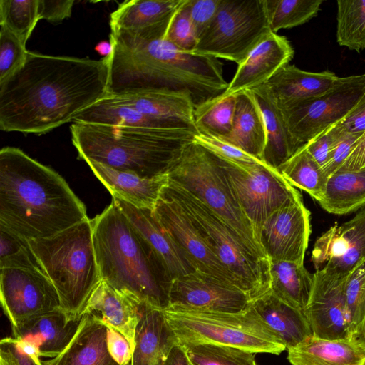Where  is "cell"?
Returning <instances> with one entry per match:
<instances>
[{
    "mask_svg": "<svg viewBox=\"0 0 365 365\" xmlns=\"http://www.w3.org/2000/svg\"><path fill=\"white\" fill-rule=\"evenodd\" d=\"M106 60L29 51L0 83V129L43 134L71 121L108 94Z\"/></svg>",
    "mask_w": 365,
    "mask_h": 365,
    "instance_id": "1",
    "label": "cell"
},
{
    "mask_svg": "<svg viewBox=\"0 0 365 365\" xmlns=\"http://www.w3.org/2000/svg\"><path fill=\"white\" fill-rule=\"evenodd\" d=\"M173 15L143 29L110 31L107 95L183 91L196 108L225 91L228 83L218 58L182 52L164 38Z\"/></svg>",
    "mask_w": 365,
    "mask_h": 365,
    "instance_id": "2",
    "label": "cell"
},
{
    "mask_svg": "<svg viewBox=\"0 0 365 365\" xmlns=\"http://www.w3.org/2000/svg\"><path fill=\"white\" fill-rule=\"evenodd\" d=\"M88 217L58 173L19 148L0 150V226L28 240L53 237Z\"/></svg>",
    "mask_w": 365,
    "mask_h": 365,
    "instance_id": "3",
    "label": "cell"
},
{
    "mask_svg": "<svg viewBox=\"0 0 365 365\" xmlns=\"http://www.w3.org/2000/svg\"><path fill=\"white\" fill-rule=\"evenodd\" d=\"M101 280L142 304L169 307L171 281L146 240L113 202L92 219Z\"/></svg>",
    "mask_w": 365,
    "mask_h": 365,
    "instance_id": "4",
    "label": "cell"
},
{
    "mask_svg": "<svg viewBox=\"0 0 365 365\" xmlns=\"http://www.w3.org/2000/svg\"><path fill=\"white\" fill-rule=\"evenodd\" d=\"M72 143L78 158L152 178L167 174L198 133L193 128L156 129L73 122Z\"/></svg>",
    "mask_w": 365,
    "mask_h": 365,
    "instance_id": "5",
    "label": "cell"
},
{
    "mask_svg": "<svg viewBox=\"0 0 365 365\" xmlns=\"http://www.w3.org/2000/svg\"><path fill=\"white\" fill-rule=\"evenodd\" d=\"M29 242L58 294L61 309L70 319H81L101 281L92 220L88 218L53 237Z\"/></svg>",
    "mask_w": 365,
    "mask_h": 365,
    "instance_id": "6",
    "label": "cell"
},
{
    "mask_svg": "<svg viewBox=\"0 0 365 365\" xmlns=\"http://www.w3.org/2000/svg\"><path fill=\"white\" fill-rule=\"evenodd\" d=\"M168 175L170 181L213 211L255 256L269 260L256 240L249 220L235 198L215 154L193 140L184 148Z\"/></svg>",
    "mask_w": 365,
    "mask_h": 365,
    "instance_id": "7",
    "label": "cell"
},
{
    "mask_svg": "<svg viewBox=\"0 0 365 365\" xmlns=\"http://www.w3.org/2000/svg\"><path fill=\"white\" fill-rule=\"evenodd\" d=\"M180 344H209L235 347L254 354L279 355L282 341L252 311L209 312L168 307L163 310Z\"/></svg>",
    "mask_w": 365,
    "mask_h": 365,
    "instance_id": "8",
    "label": "cell"
},
{
    "mask_svg": "<svg viewBox=\"0 0 365 365\" xmlns=\"http://www.w3.org/2000/svg\"><path fill=\"white\" fill-rule=\"evenodd\" d=\"M163 190L182 207L211 250L252 301L269 291V260L255 256L213 211L185 189L169 180Z\"/></svg>",
    "mask_w": 365,
    "mask_h": 365,
    "instance_id": "9",
    "label": "cell"
},
{
    "mask_svg": "<svg viewBox=\"0 0 365 365\" xmlns=\"http://www.w3.org/2000/svg\"><path fill=\"white\" fill-rule=\"evenodd\" d=\"M195 108L191 96L183 91L155 90L107 95L80 113L74 122L156 129H196Z\"/></svg>",
    "mask_w": 365,
    "mask_h": 365,
    "instance_id": "10",
    "label": "cell"
},
{
    "mask_svg": "<svg viewBox=\"0 0 365 365\" xmlns=\"http://www.w3.org/2000/svg\"><path fill=\"white\" fill-rule=\"evenodd\" d=\"M269 32L265 0H221L192 53L238 65Z\"/></svg>",
    "mask_w": 365,
    "mask_h": 365,
    "instance_id": "11",
    "label": "cell"
},
{
    "mask_svg": "<svg viewBox=\"0 0 365 365\" xmlns=\"http://www.w3.org/2000/svg\"><path fill=\"white\" fill-rule=\"evenodd\" d=\"M217 157L231 191L259 243V233L267 219L276 210L302 200V195L277 170L263 162L239 165Z\"/></svg>",
    "mask_w": 365,
    "mask_h": 365,
    "instance_id": "12",
    "label": "cell"
},
{
    "mask_svg": "<svg viewBox=\"0 0 365 365\" xmlns=\"http://www.w3.org/2000/svg\"><path fill=\"white\" fill-rule=\"evenodd\" d=\"M365 91V74L350 76L315 98L281 110L299 148L328 128L337 123L356 104Z\"/></svg>",
    "mask_w": 365,
    "mask_h": 365,
    "instance_id": "13",
    "label": "cell"
},
{
    "mask_svg": "<svg viewBox=\"0 0 365 365\" xmlns=\"http://www.w3.org/2000/svg\"><path fill=\"white\" fill-rule=\"evenodd\" d=\"M0 295L12 331L29 319L61 309L51 281L36 269H0Z\"/></svg>",
    "mask_w": 365,
    "mask_h": 365,
    "instance_id": "14",
    "label": "cell"
},
{
    "mask_svg": "<svg viewBox=\"0 0 365 365\" xmlns=\"http://www.w3.org/2000/svg\"><path fill=\"white\" fill-rule=\"evenodd\" d=\"M350 272L326 267L315 270L304 314L314 336L327 339L350 337L345 289Z\"/></svg>",
    "mask_w": 365,
    "mask_h": 365,
    "instance_id": "15",
    "label": "cell"
},
{
    "mask_svg": "<svg viewBox=\"0 0 365 365\" xmlns=\"http://www.w3.org/2000/svg\"><path fill=\"white\" fill-rule=\"evenodd\" d=\"M153 212L197 272L242 290L236 278L211 250L182 207L163 190Z\"/></svg>",
    "mask_w": 365,
    "mask_h": 365,
    "instance_id": "16",
    "label": "cell"
},
{
    "mask_svg": "<svg viewBox=\"0 0 365 365\" xmlns=\"http://www.w3.org/2000/svg\"><path fill=\"white\" fill-rule=\"evenodd\" d=\"M310 220V212L302 200L274 212L259 236L267 259L304 263L311 234Z\"/></svg>",
    "mask_w": 365,
    "mask_h": 365,
    "instance_id": "17",
    "label": "cell"
},
{
    "mask_svg": "<svg viewBox=\"0 0 365 365\" xmlns=\"http://www.w3.org/2000/svg\"><path fill=\"white\" fill-rule=\"evenodd\" d=\"M251 302L240 289L197 271L172 281L168 307L240 312L246 310Z\"/></svg>",
    "mask_w": 365,
    "mask_h": 365,
    "instance_id": "18",
    "label": "cell"
},
{
    "mask_svg": "<svg viewBox=\"0 0 365 365\" xmlns=\"http://www.w3.org/2000/svg\"><path fill=\"white\" fill-rule=\"evenodd\" d=\"M315 270L350 272L365 259V206L349 221L335 224L316 240L311 256Z\"/></svg>",
    "mask_w": 365,
    "mask_h": 365,
    "instance_id": "19",
    "label": "cell"
},
{
    "mask_svg": "<svg viewBox=\"0 0 365 365\" xmlns=\"http://www.w3.org/2000/svg\"><path fill=\"white\" fill-rule=\"evenodd\" d=\"M294 49L285 36L269 32L238 64L224 96L236 95L265 84L282 67L289 64Z\"/></svg>",
    "mask_w": 365,
    "mask_h": 365,
    "instance_id": "20",
    "label": "cell"
},
{
    "mask_svg": "<svg viewBox=\"0 0 365 365\" xmlns=\"http://www.w3.org/2000/svg\"><path fill=\"white\" fill-rule=\"evenodd\" d=\"M135 229L146 240L162 263L171 282L175 279L197 272L182 250L175 242L148 208L135 207L113 197Z\"/></svg>",
    "mask_w": 365,
    "mask_h": 365,
    "instance_id": "21",
    "label": "cell"
},
{
    "mask_svg": "<svg viewBox=\"0 0 365 365\" xmlns=\"http://www.w3.org/2000/svg\"><path fill=\"white\" fill-rule=\"evenodd\" d=\"M346 77L331 71L314 73L287 64L266 83L280 110L319 96L342 83Z\"/></svg>",
    "mask_w": 365,
    "mask_h": 365,
    "instance_id": "22",
    "label": "cell"
},
{
    "mask_svg": "<svg viewBox=\"0 0 365 365\" xmlns=\"http://www.w3.org/2000/svg\"><path fill=\"white\" fill-rule=\"evenodd\" d=\"M141 304L101 281L82 313L88 314L123 334L134 350Z\"/></svg>",
    "mask_w": 365,
    "mask_h": 365,
    "instance_id": "23",
    "label": "cell"
},
{
    "mask_svg": "<svg viewBox=\"0 0 365 365\" xmlns=\"http://www.w3.org/2000/svg\"><path fill=\"white\" fill-rule=\"evenodd\" d=\"M86 162L113 197L138 207L153 210L163 190L169 183L168 173L152 178H141L93 160Z\"/></svg>",
    "mask_w": 365,
    "mask_h": 365,
    "instance_id": "24",
    "label": "cell"
},
{
    "mask_svg": "<svg viewBox=\"0 0 365 365\" xmlns=\"http://www.w3.org/2000/svg\"><path fill=\"white\" fill-rule=\"evenodd\" d=\"M106 325L83 314L78 328L67 346L56 356L43 361V365H118L110 356L106 344Z\"/></svg>",
    "mask_w": 365,
    "mask_h": 365,
    "instance_id": "25",
    "label": "cell"
},
{
    "mask_svg": "<svg viewBox=\"0 0 365 365\" xmlns=\"http://www.w3.org/2000/svg\"><path fill=\"white\" fill-rule=\"evenodd\" d=\"M250 308L282 341L286 349L313 336L304 312L285 303L270 290L252 300Z\"/></svg>",
    "mask_w": 365,
    "mask_h": 365,
    "instance_id": "26",
    "label": "cell"
},
{
    "mask_svg": "<svg viewBox=\"0 0 365 365\" xmlns=\"http://www.w3.org/2000/svg\"><path fill=\"white\" fill-rule=\"evenodd\" d=\"M135 341L130 365H164L178 340L163 310L141 304Z\"/></svg>",
    "mask_w": 365,
    "mask_h": 365,
    "instance_id": "27",
    "label": "cell"
},
{
    "mask_svg": "<svg viewBox=\"0 0 365 365\" xmlns=\"http://www.w3.org/2000/svg\"><path fill=\"white\" fill-rule=\"evenodd\" d=\"M292 365H365V346L353 339L311 336L287 349Z\"/></svg>",
    "mask_w": 365,
    "mask_h": 365,
    "instance_id": "28",
    "label": "cell"
},
{
    "mask_svg": "<svg viewBox=\"0 0 365 365\" xmlns=\"http://www.w3.org/2000/svg\"><path fill=\"white\" fill-rule=\"evenodd\" d=\"M261 110L266 130L262 161L277 170L299 148L286 125L283 114L265 83L250 89Z\"/></svg>",
    "mask_w": 365,
    "mask_h": 365,
    "instance_id": "29",
    "label": "cell"
},
{
    "mask_svg": "<svg viewBox=\"0 0 365 365\" xmlns=\"http://www.w3.org/2000/svg\"><path fill=\"white\" fill-rule=\"evenodd\" d=\"M81 319H70L61 309H57L25 322L12 331V337L34 341L39 347L42 357L51 359L70 343Z\"/></svg>",
    "mask_w": 365,
    "mask_h": 365,
    "instance_id": "30",
    "label": "cell"
},
{
    "mask_svg": "<svg viewBox=\"0 0 365 365\" xmlns=\"http://www.w3.org/2000/svg\"><path fill=\"white\" fill-rule=\"evenodd\" d=\"M220 140L262 161L266 144V130L261 110L251 90L236 94L231 133Z\"/></svg>",
    "mask_w": 365,
    "mask_h": 365,
    "instance_id": "31",
    "label": "cell"
},
{
    "mask_svg": "<svg viewBox=\"0 0 365 365\" xmlns=\"http://www.w3.org/2000/svg\"><path fill=\"white\" fill-rule=\"evenodd\" d=\"M327 212L338 215L365 206V169L339 170L328 178L323 197L318 201Z\"/></svg>",
    "mask_w": 365,
    "mask_h": 365,
    "instance_id": "32",
    "label": "cell"
},
{
    "mask_svg": "<svg viewBox=\"0 0 365 365\" xmlns=\"http://www.w3.org/2000/svg\"><path fill=\"white\" fill-rule=\"evenodd\" d=\"M270 291L279 299L304 313L308 304L313 274L304 263L269 261Z\"/></svg>",
    "mask_w": 365,
    "mask_h": 365,
    "instance_id": "33",
    "label": "cell"
},
{
    "mask_svg": "<svg viewBox=\"0 0 365 365\" xmlns=\"http://www.w3.org/2000/svg\"><path fill=\"white\" fill-rule=\"evenodd\" d=\"M185 0H129L120 4L110 17V31L138 30L171 16Z\"/></svg>",
    "mask_w": 365,
    "mask_h": 365,
    "instance_id": "34",
    "label": "cell"
},
{
    "mask_svg": "<svg viewBox=\"0 0 365 365\" xmlns=\"http://www.w3.org/2000/svg\"><path fill=\"white\" fill-rule=\"evenodd\" d=\"M277 170L290 185L305 191L317 202L323 197L328 177L304 145Z\"/></svg>",
    "mask_w": 365,
    "mask_h": 365,
    "instance_id": "35",
    "label": "cell"
},
{
    "mask_svg": "<svg viewBox=\"0 0 365 365\" xmlns=\"http://www.w3.org/2000/svg\"><path fill=\"white\" fill-rule=\"evenodd\" d=\"M236 106V95L222 94L197 106L194 123L199 133L220 139L232 130Z\"/></svg>",
    "mask_w": 365,
    "mask_h": 365,
    "instance_id": "36",
    "label": "cell"
},
{
    "mask_svg": "<svg viewBox=\"0 0 365 365\" xmlns=\"http://www.w3.org/2000/svg\"><path fill=\"white\" fill-rule=\"evenodd\" d=\"M336 41L359 53L365 49V0H338Z\"/></svg>",
    "mask_w": 365,
    "mask_h": 365,
    "instance_id": "37",
    "label": "cell"
},
{
    "mask_svg": "<svg viewBox=\"0 0 365 365\" xmlns=\"http://www.w3.org/2000/svg\"><path fill=\"white\" fill-rule=\"evenodd\" d=\"M269 29L279 30L303 24L316 16L323 0H265Z\"/></svg>",
    "mask_w": 365,
    "mask_h": 365,
    "instance_id": "38",
    "label": "cell"
},
{
    "mask_svg": "<svg viewBox=\"0 0 365 365\" xmlns=\"http://www.w3.org/2000/svg\"><path fill=\"white\" fill-rule=\"evenodd\" d=\"M39 20L38 0H0V24L24 45Z\"/></svg>",
    "mask_w": 365,
    "mask_h": 365,
    "instance_id": "39",
    "label": "cell"
},
{
    "mask_svg": "<svg viewBox=\"0 0 365 365\" xmlns=\"http://www.w3.org/2000/svg\"><path fill=\"white\" fill-rule=\"evenodd\" d=\"M182 346L193 365H257L254 353L240 349L209 344Z\"/></svg>",
    "mask_w": 365,
    "mask_h": 365,
    "instance_id": "40",
    "label": "cell"
},
{
    "mask_svg": "<svg viewBox=\"0 0 365 365\" xmlns=\"http://www.w3.org/2000/svg\"><path fill=\"white\" fill-rule=\"evenodd\" d=\"M345 294L349 331L356 340L365 321V259L350 273Z\"/></svg>",
    "mask_w": 365,
    "mask_h": 365,
    "instance_id": "41",
    "label": "cell"
},
{
    "mask_svg": "<svg viewBox=\"0 0 365 365\" xmlns=\"http://www.w3.org/2000/svg\"><path fill=\"white\" fill-rule=\"evenodd\" d=\"M1 268L36 269L44 272L29 240L0 226Z\"/></svg>",
    "mask_w": 365,
    "mask_h": 365,
    "instance_id": "42",
    "label": "cell"
},
{
    "mask_svg": "<svg viewBox=\"0 0 365 365\" xmlns=\"http://www.w3.org/2000/svg\"><path fill=\"white\" fill-rule=\"evenodd\" d=\"M28 53L26 45L5 26L0 24V83L22 67Z\"/></svg>",
    "mask_w": 365,
    "mask_h": 365,
    "instance_id": "43",
    "label": "cell"
},
{
    "mask_svg": "<svg viewBox=\"0 0 365 365\" xmlns=\"http://www.w3.org/2000/svg\"><path fill=\"white\" fill-rule=\"evenodd\" d=\"M185 3L174 13L164 38L182 52L192 53L198 38Z\"/></svg>",
    "mask_w": 365,
    "mask_h": 365,
    "instance_id": "44",
    "label": "cell"
},
{
    "mask_svg": "<svg viewBox=\"0 0 365 365\" xmlns=\"http://www.w3.org/2000/svg\"><path fill=\"white\" fill-rule=\"evenodd\" d=\"M194 140L216 155L239 165H252L262 163L240 148L209 135L198 133Z\"/></svg>",
    "mask_w": 365,
    "mask_h": 365,
    "instance_id": "45",
    "label": "cell"
},
{
    "mask_svg": "<svg viewBox=\"0 0 365 365\" xmlns=\"http://www.w3.org/2000/svg\"><path fill=\"white\" fill-rule=\"evenodd\" d=\"M221 0H187V8L198 41L213 21Z\"/></svg>",
    "mask_w": 365,
    "mask_h": 365,
    "instance_id": "46",
    "label": "cell"
},
{
    "mask_svg": "<svg viewBox=\"0 0 365 365\" xmlns=\"http://www.w3.org/2000/svg\"><path fill=\"white\" fill-rule=\"evenodd\" d=\"M335 125L339 130V134L334 142L328 160L322 167L328 178L340 169L354 145L362 135L342 132L336 124Z\"/></svg>",
    "mask_w": 365,
    "mask_h": 365,
    "instance_id": "47",
    "label": "cell"
},
{
    "mask_svg": "<svg viewBox=\"0 0 365 365\" xmlns=\"http://www.w3.org/2000/svg\"><path fill=\"white\" fill-rule=\"evenodd\" d=\"M338 134L339 130L334 124L304 145L309 154L322 168L328 160L329 153Z\"/></svg>",
    "mask_w": 365,
    "mask_h": 365,
    "instance_id": "48",
    "label": "cell"
},
{
    "mask_svg": "<svg viewBox=\"0 0 365 365\" xmlns=\"http://www.w3.org/2000/svg\"><path fill=\"white\" fill-rule=\"evenodd\" d=\"M106 344L112 359L118 365L130 364L133 349L127 339L119 331L107 326Z\"/></svg>",
    "mask_w": 365,
    "mask_h": 365,
    "instance_id": "49",
    "label": "cell"
},
{
    "mask_svg": "<svg viewBox=\"0 0 365 365\" xmlns=\"http://www.w3.org/2000/svg\"><path fill=\"white\" fill-rule=\"evenodd\" d=\"M73 0H38L40 19H45L54 24L68 19L72 13Z\"/></svg>",
    "mask_w": 365,
    "mask_h": 365,
    "instance_id": "50",
    "label": "cell"
},
{
    "mask_svg": "<svg viewBox=\"0 0 365 365\" xmlns=\"http://www.w3.org/2000/svg\"><path fill=\"white\" fill-rule=\"evenodd\" d=\"M336 125L344 133L354 134L365 133V91L356 104Z\"/></svg>",
    "mask_w": 365,
    "mask_h": 365,
    "instance_id": "51",
    "label": "cell"
},
{
    "mask_svg": "<svg viewBox=\"0 0 365 365\" xmlns=\"http://www.w3.org/2000/svg\"><path fill=\"white\" fill-rule=\"evenodd\" d=\"M361 169H365V133L358 139L350 154L339 170Z\"/></svg>",
    "mask_w": 365,
    "mask_h": 365,
    "instance_id": "52",
    "label": "cell"
},
{
    "mask_svg": "<svg viewBox=\"0 0 365 365\" xmlns=\"http://www.w3.org/2000/svg\"><path fill=\"white\" fill-rule=\"evenodd\" d=\"M164 365H193L184 346L177 341L172 346Z\"/></svg>",
    "mask_w": 365,
    "mask_h": 365,
    "instance_id": "53",
    "label": "cell"
},
{
    "mask_svg": "<svg viewBox=\"0 0 365 365\" xmlns=\"http://www.w3.org/2000/svg\"><path fill=\"white\" fill-rule=\"evenodd\" d=\"M0 343L6 344L15 356L19 365H38L30 357L21 353L16 346L11 341L10 337L2 339Z\"/></svg>",
    "mask_w": 365,
    "mask_h": 365,
    "instance_id": "54",
    "label": "cell"
},
{
    "mask_svg": "<svg viewBox=\"0 0 365 365\" xmlns=\"http://www.w3.org/2000/svg\"><path fill=\"white\" fill-rule=\"evenodd\" d=\"M0 365H19L9 346L0 343Z\"/></svg>",
    "mask_w": 365,
    "mask_h": 365,
    "instance_id": "55",
    "label": "cell"
},
{
    "mask_svg": "<svg viewBox=\"0 0 365 365\" xmlns=\"http://www.w3.org/2000/svg\"><path fill=\"white\" fill-rule=\"evenodd\" d=\"M95 49L100 55L105 58L111 53V44L110 41H103L96 45Z\"/></svg>",
    "mask_w": 365,
    "mask_h": 365,
    "instance_id": "56",
    "label": "cell"
},
{
    "mask_svg": "<svg viewBox=\"0 0 365 365\" xmlns=\"http://www.w3.org/2000/svg\"><path fill=\"white\" fill-rule=\"evenodd\" d=\"M356 341H358L359 342L365 346V321L361 331Z\"/></svg>",
    "mask_w": 365,
    "mask_h": 365,
    "instance_id": "57",
    "label": "cell"
},
{
    "mask_svg": "<svg viewBox=\"0 0 365 365\" xmlns=\"http://www.w3.org/2000/svg\"><path fill=\"white\" fill-rule=\"evenodd\" d=\"M128 365H130V364H128Z\"/></svg>",
    "mask_w": 365,
    "mask_h": 365,
    "instance_id": "58",
    "label": "cell"
}]
</instances>
